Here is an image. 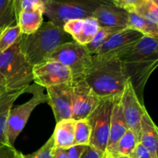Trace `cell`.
<instances>
[{
  "instance_id": "6da1fadb",
  "label": "cell",
  "mask_w": 158,
  "mask_h": 158,
  "mask_svg": "<svg viewBox=\"0 0 158 158\" xmlns=\"http://www.w3.org/2000/svg\"><path fill=\"white\" fill-rule=\"evenodd\" d=\"M83 79L100 100L120 98L128 80L119 57L97 54Z\"/></svg>"
},
{
  "instance_id": "7a4b0ae2",
  "label": "cell",
  "mask_w": 158,
  "mask_h": 158,
  "mask_svg": "<svg viewBox=\"0 0 158 158\" xmlns=\"http://www.w3.org/2000/svg\"><path fill=\"white\" fill-rule=\"evenodd\" d=\"M119 58L137 97L143 103L145 85L157 66V39L143 35L132 49Z\"/></svg>"
},
{
  "instance_id": "3957f363",
  "label": "cell",
  "mask_w": 158,
  "mask_h": 158,
  "mask_svg": "<svg viewBox=\"0 0 158 158\" xmlns=\"http://www.w3.org/2000/svg\"><path fill=\"white\" fill-rule=\"evenodd\" d=\"M73 41L63 27L49 21L43 22L33 33L22 34L19 46L26 61L33 66L46 61L49 54L60 45Z\"/></svg>"
},
{
  "instance_id": "277c9868",
  "label": "cell",
  "mask_w": 158,
  "mask_h": 158,
  "mask_svg": "<svg viewBox=\"0 0 158 158\" xmlns=\"http://www.w3.org/2000/svg\"><path fill=\"white\" fill-rule=\"evenodd\" d=\"M20 38L11 47L0 52V74L9 93L27 88L33 81V66L26 61L20 49Z\"/></svg>"
},
{
  "instance_id": "5b68a950",
  "label": "cell",
  "mask_w": 158,
  "mask_h": 158,
  "mask_svg": "<svg viewBox=\"0 0 158 158\" xmlns=\"http://www.w3.org/2000/svg\"><path fill=\"white\" fill-rule=\"evenodd\" d=\"M112 0H49L45 6L44 15L49 21L63 27L68 20L92 17L94 11Z\"/></svg>"
},
{
  "instance_id": "8992f818",
  "label": "cell",
  "mask_w": 158,
  "mask_h": 158,
  "mask_svg": "<svg viewBox=\"0 0 158 158\" xmlns=\"http://www.w3.org/2000/svg\"><path fill=\"white\" fill-rule=\"evenodd\" d=\"M26 93L32 94L30 100L26 103L11 108L8 116L6 137L8 144L14 146L15 140L22 132L32 111L38 105L47 103V97L43 93V87L37 84L29 85Z\"/></svg>"
},
{
  "instance_id": "52a82bcc",
  "label": "cell",
  "mask_w": 158,
  "mask_h": 158,
  "mask_svg": "<svg viewBox=\"0 0 158 158\" xmlns=\"http://www.w3.org/2000/svg\"><path fill=\"white\" fill-rule=\"evenodd\" d=\"M46 60H54L67 66L71 71L73 82L83 79L92 63V55L85 46L75 41L63 43L54 49Z\"/></svg>"
},
{
  "instance_id": "ba28073f",
  "label": "cell",
  "mask_w": 158,
  "mask_h": 158,
  "mask_svg": "<svg viewBox=\"0 0 158 158\" xmlns=\"http://www.w3.org/2000/svg\"><path fill=\"white\" fill-rule=\"evenodd\" d=\"M115 100H101L86 117L91 129L89 146L103 154H106L113 105Z\"/></svg>"
},
{
  "instance_id": "9c48e42d",
  "label": "cell",
  "mask_w": 158,
  "mask_h": 158,
  "mask_svg": "<svg viewBox=\"0 0 158 158\" xmlns=\"http://www.w3.org/2000/svg\"><path fill=\"white\" fill-rule=\"evenodd\" d=\"M32 77L35 84L43 88L73 83L69 68L54 60H46L33 66Z\"/></svg>"
},
{
  "instance_id": "30bf717a",
  "label": "cell",
  "mask_w": 158,
  "mask_h": 158,
  "mask_svg": "<svg viewBox=\"0 0 158 158\" xmlns=\"http://www.w3.org/2000/svg\"><path fill=\"white\" fill-rule=\"evenodd\" d=\"M71 97L72 119L74 120L86 119L101 100L83 78L72 83Z\"/></svg>"
},
{
  "instance_id": "8fae6325",
  "label": "cell",
  "mask_w": 158,
  "mask_h": 158,
  "mask_svg": "<svg viewBox=\"0 0 158 158\" xmlns=\"http://www.w3.org/2000/svg\"><path fill=\"white\" fill-rule=\"evenodd\" d=\"M120 100L128 128L135 133L139 140L140 120L146 108L137 97L129 80L125 85Z\"/></svg>"
},
{
  "instance_id": "7c38bea8",
  "label": "cell",
  "mask_w": 158,
  "mask_h": 158,
  "mask_svg": "<svg viewBox=\"0 0 158 158\" xmlns=\"http://www.w3.org/2000/svg\"><path fill=\"white\" fill-rule=\"evenodd\" d=\"M143 36L137 31L125 28L111 36L100 47L97 55L120 57L132 49Z\"/></svg>"
},
{
  "instance_id": "4fadbf2b",
  "label": "cell",
  "mask_w": 158,
  "mask_h": 158,
  "mask_svg": "<svg viewBox=\"0 0 158 158\" xmlns=\"http://www.w3.org/2000/svg\"><path fill=\"white\" fill-rule=\"evenodd\" d=\"M71 84L65 83L46 88L47 103L52 108L56 123L72 118Z\"/></svg>"
},
{
  "instance_id": "5bb4252c",
  "label": "cell",
  "mask_w": 158,
  "mask_h": 158,
  "mask_svg": "<svg viewBox=\"0 0 158 158\" xmlns=\"http://www.w3.org/2000/svg\"><path fill=\"white\" fill-rule=\"evenodd\" d=\"M100 26L98 21L92 16L68 20L63 26V29L72 37L73 41L86 46L94 38Z\"/></svg>"
},
{
  "instance_id": "9a60e30c",
  "label": "cell",
  "mask_w": 158,
  "mask_h": 158,
  "mask_svg": "<svg viewBox=\"0 0 158 158\" xmlns=\"http://www.w3.org/2000/svg\"><path fill=\"white\" fill-rule=\"evenodd\" d=\"M100 26L127 28L128 12L117 7L114 4H104L99 6L93 14Z\"/></svg>"
},
{
  "instance_id": "2e32d148",
  "label": "cell",
  "mask_w": 158,
  "mask_h": 158,
  "mask_svg": "<svg viewBox=\"0 0 158 158\" xmlns=\"http://www.w3.org/2000/svg\"><path fill=\"white\" fill-rule=\"evenodd\" d=\"M120 98L114 100L113 105L112 113L110 117V136L108 140L106 153L111 154L114 151L117 142L123 137L128 128Z\"/></svg>"
},
{
  "instance_id": "e0dca14e",
  "label": "cell",
  "mask_w": 158,
  "mask_h": 158,
  "mask_svg": "<svg viewBox=\"0 0 158 158\" xmlns=\"http://www.w3.org/2000/svg\"><path fill=\"white\" fill-rule=\"evenodd\" d=\"M139 143L148 150L153 157L158 158V129L147 110L140 120Z\"/></svg>"
},
{
  "instance_id": "ac0fdd59",
  "label": "cell",
  "mask_w": 158,
  "mask_h": 158,
  "mask_svg": "<svg viewBox=\"0 0 158 158\" xmlns=\"http://www.w3.org/2000/svg\"><path fill=\"white\" fill-rule=\"evenodd\" d=\"M75 122L73 119H65L57 122L52 134L54 148L69 149L73 146L75 136Z\"/></svg>"
},
{
  "instance_id": "d6986e66",
  "label": "cell",
  "mask_w": 158,
  "mask_h": 158,
  "mask_svg": "<svg viewBox=\"0 0 158 158\" xmlns=\"http://www.w3.org/2000/svg\"><path fill=\"white\" fill-rule=\"evenodd\" d=\"M45 10H20L17 17V24L23 35H29L35 32L43 23Z\"/></svg>"
},
{
  "instance_id": "ffe728a7",
  "label": "cell",
  "mask_w": 158,
  "mask_h": 158,
  "mask_svg": "<svg viewBox=\"0 0 158 158\" xmlns=\"http://www.w3.org/2000/svg\"><path fill=\"white\" fill-rule=\"evenodd\" d=\"M26 89L27 88L9 93L0 100V145L8 143L6 137V131L9 110L17 98L22 94H26Z\"/></svg>"
},
{
  "instance_id": "44dd1931",
  "label": "cell",
  "mask_w": 158,
  "mask_h": 158,
  "mask_svg": "<svg viewBox=\"0 0 158 158\" xmlns=\"http://www.w3.org/2000/svg\"><path fill=\"white\" fill-rule=\"evenodd\" d=\"M127 28L137 31L146 36L154 39H157L158 37V25L148 21L135 12H128V23Z\"/></svg>"
},
{
  "instance_id": "7402d4cb",
  "label": "cell",
  "mask_w": 158,
  "mask_h": 158,
  "mask_svg": "<svg viewBox=\"0 0 158 158\" xmlns=\"http://www.w3.org/2000/svg\"><path fill=\"white\" fill-rule=\"evenodd\" d=\"M125 28H116V27H104L100 26L98 32H97L92 41L85 46L86 49L90 55L94 56L98 52L100 47L110 38L111 36L120 32Z\"/></svg>"
},
{
  "instance_id": "603a6c76",
  "label": "cell",
  "mask_w": 158,
  "mask_h": 158,
  "mask_svg": "<svg viewBox=\"0 0 158 158\" xmlns=\"http://www.w3.org/2000/svg\"><path fill=\"white\" fill-rule=\"evenodd\" d=\"M139 140L135 133L128 129L123 137L119 140L114 151L110 154H120L123 156H130L134 151Z\"/></svg>"
},
{
  "instance_id": "cb8c5ba5",
  "label": "cell",
  "mask_w": 158,
  "mask_h": 158,
  "mask_svg": "<svg viewBox=\"0 0 158 158\" xmlns=\"http://www.w3.org/2000/svg\"><path fill=\"white\" fill-rule=\"evenodd\" d=\"M17 24L15 0H0V28Z\"/></svg>"
},
{
  "instance_id": "d4e9b609",
  "label": "cell",
  "mask_w": 158,
  "mask_h": 158,
  "mask_svg": "<svg viewBox=\"0 0 158 158\" xmlns=\"http://www.w3.org/2000/svg\"><path fill=\"white\" fill-rule=\"evenodd\" d=\"M133 12L154 24L158 25V4L152 0H144Z\"/></svg>"
},
{
  "instance_id": "484cf974",
  "label": "cell",
  "mask_w": 158,
  "mask_h": 158,
  "mask_svg": "<svg viewBox=\"0 0 158 158\" xmlns=\"http://www.w3.org/2000/svg\"><path fill=\"white\" fill-rule=\"evenodd\" d=\"M90 135L91 129L86 118L76 120L73 146L74 145L88 146L89 144Z\"/></svg>"
},
{
  "instance_id": "4316f807",
  "label": "cell",
  "mask_w": 158,
  "mask_h": 158,
  "mask_svg": "<svg viewBox=\"0 0 158 158\" xmlns=\"http://www.w3.org/2000/svg\"><path fill=\"white\" fill-rule=\"evenodd\" d=\"M21 35L22 32L18 24L6 28L0 35V52L15 44Z\"/></svg>"
},
{
  "instance_id": "83f0119b",
  "label": "cell",
  "mask_w": 158,
  "mask_h": 158,
  "mask_svg": "<svg viewBox=\"0 0 158 158\" xmlns=\"http://www.w3.org/2000/svg\"><path fill=\"white\" fill-rule=\"evenodd\" d=\"M54 139L51 136L49 140L35 152L29 154H23V158H53Z\"/></svg>"
},
{
  "instance_id": "f1b7e54d",
  "label": "cell",
  "mask_w": 158,
  "mask_h": 158,
  "mask_svg": "<svg viewBox=\"0 0 158 158\" xmlns=\"http://www.w3.org/2000/svg\"><path fill=\"white\" fill-rule=\"evenodd\" d=\"M46 3L43 0H20L17 7V17L20 10H35L43 9L45 10Z\"/></svg>"
},
{
  "instance_id": "f546056e",
  "label": "cell",
  "mask_w": 158,
  "mask_h": 158,
  "mask_svg": "<svg viewBox=\"0 0 158 158\" xmlns=\"http://www.w3.org/2000/svg\"><path fill=\"white\" fill-rule=\"evenodd\" d=\"M143 1L144 0H112V3L127 12H133Z\"/></svg>"
},
{
  "instance_id": "4dcf8cb0",
  "label": "cell",
  "mask_w": 158,
  "mask_h": 158,
  "mask_svg": "<svg viewBox=\"0 0 158 158\" xmlns=\"http://www.w3.org/2000/svg\"><path fill=\"white\" fill-rule=\"evenodd\" d=\"M0 158H23V154L14 146L4 143L0 145Z\"/></svg>"
},
{
  "instance_id": "1f68e13d",
  "label": "cell",
  "mask_w": 158,
  "mask_h": 158,
  "mask_svg": "<svg viewBox=\"0 0 158 158\" xmlns=\"http://www.w3.org/2000/svg\"><path fill=\"white\" fill-rule=\"evenodd\" d=\"M129 157L131 158H154L151 154V153L148 151V150L140 143H137L136 148H134V151L131 153Z\"/></svg>"
},
{
  "instance_id": "d6a6232c",
  "label": "cell",
  "mask_w": 158,
  "mask_h": 158,
  "mask_svg": "<svg viewBox=\"0 0 158 158\" xmlns=\"http://www.w3.org/2000/svg\"><path fill=\"white\" fill-rule=\"evenodd\" d=\"M86 146L85 145H74L68 149V158H80L84 152Z\"/></svg>"
},
{
  "instance_id": "836d02e7",
  "label": "cell",
  "mask_w": 158,
  "mask_h": 158,
  "mask_svg": "<svg viewBox=\"0 0 158 158\" xmlns=\"http://www.w3.org/2000/svg\"><path fill=\"white\" fill-rule=\"evenodd\" d=\"M106 154H103L93 148L89 145L86 146L84 152L83 153L80 158H104Z\"/></svg>"
},
{
  "instance_id": "e575fe53",
  "label": "cell",
  "mask_w": 158,
  "mask_h": 158,
  "mask_svg": "<svg viewBox=\"0 0 158 158\" xmlns=\"http://www.w3.org/2000/svg\"><path fill=\"white\" fill-rule=\"evenodd\" d=\"M53 158H68V149L54 148Z\"/></svg>"
},
{
  "instance_id": "d590c367",
  "label": "cell",
  "mask_w": 158,
  "mask_h": 158,
  "mask_svg": "<svg viewBox=\"0 0 158 158\" xmlns=\"http://www.w3.org/2000/svg\"><path fill=\"white\" fill-rule=\"evenodd\" d=\"M7 94H9V92H8L7 88H6V82H5L2 76L0 74V100Z\"/></svg>"
},
{
  "instance_id": "8d00e7d4",
  "label": "cell",
  "mask_w": 158,
  "mask_h": 158,
  "mask_svg": "<svg viewBox=\"0 0 158 158\" xmlns=\"http://www.w3.org/2000/svg\"><path fill=\"white\" fill-rule=\"evenodd\" d=\"M110 155L111 156V157L112 158H131V157H129V156H123V155H120V154H110Z\"/></svg>"
},
{
  "instance_id": "74e56055",
  "label": "cell",
  "mask_w": 158,
  "mask_h": 158,
  "mask_svg": "<svg viewBox=\"0 0 158 158\" xmlns=\"http://www.w3.org/2000/svg\"><path fill=\"white\" fill-rule=\"evenodd\" d=\"M43 2H44L45 3L47 2L49 0H43ZM20 2V0H15V9H16V14H17V7H18V5H19V2Z\"/></svg>"
},
{
  "instance_id": "f35d334b",
  "label": "cell",
  "mask_w": 158,
  "mask_h": 158,
  "mask_svg": "<svg viewBox=\"0 0 158 158\" xmlns=\"http://www.w3.org/2000/svg\"><path fill=\"white\" fill-rule=\"evenodd\" d=\"M5 29H6V28H0V35H1V34L2 33V32L4 31Z\"/></svg>"
},
{
  "instance_id": "ab89813d",
  "label": "cell",
  "mask_w": 158,
  "mask_h": 158,
  "mask_svg": "<svg viewBox=\"0 0 158 158\" xmlns=\"http://www.w3.org/2000/svg\"><path fill=\"white\" fill-rule=\"evenodd\" d=\"M106 158H112V157H111V156L109 154H107V153H106Z\"/></svg>"
},
{
  "instance_id": "60d3db41",
  "label": "cell",
  "mask_w": 158,
  "mask_h": 158,
  "mask_svg": "<svg viewBox=\"0 0 158 158\" xmlns=\"http://www.w3.org/2000/svg\"><path fill=\"white\" fill-rule=\"evenodd\" d=\"M104 158H106V155H105V157H104Z\"/></svg>"
}]
</instances>
